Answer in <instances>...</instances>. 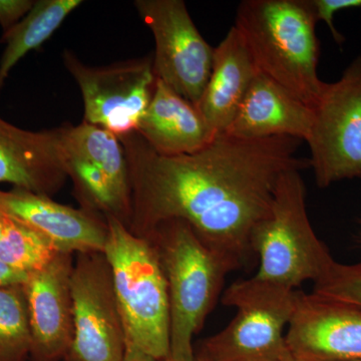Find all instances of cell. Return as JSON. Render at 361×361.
I'll list each match as a JSON object with an SVG mask.
<instances>
[{
  "mask_svg": "<svg viewBox=\"0 0 361 361\" xmlns=\"http://www.w3.org/2000/svg\"><path fill=\"white\" fill-rule=\"evenodd\" d=\"M0 214L44 235L63 253L104 252L108 239L103 216L27 190H0Z\"/></svg>",
  "mask_w": 361,
  "mask_h": 361,
  "instance_id": "cell-14",
  "label": "cell"
},
{
  "mask_svg": "<svg viewBox=\"0 0 361 361\" xmlns=\"http://www.w3.org/2000/svg\"><path fill=\"white\" fill-rule=\"evenodd\" d=\"M316 20L323 21L329 26L332 37L337 44L345 42V37L336 30L334 25V16L344 9L361 7V0H310Z\"/></svg>",
  "mask_w": 361,
  "mask_h": 361,
  "instance_id": "cell-23",
  "label": "cell"
},
{
  "mask_svg": "<svg viewBox=\"0 0 361 361\" xmlns=\"http://www.w3.org/2000/svg\"><path fill=\"white\" fill-rule=\"evenodd\" d=\"M300 172L293 169L281 176L269 213L251 239L252 251L260 261L254 277L291 290L317 281L334 261L310 224Z\"/></svg>",
  "mask_w": 361,
  "mask_h": 361,
  "instance_id": "cell-5",
  "label": "cell"
},
{
  "mask_svg": "<svg viewBox=\"0 0 361 361\" xmlns=\"http://www.w3.org/2000/svg\"><path fill=\"white\" fill-rule=\"evenodd\" d=\"M68 179L59 128L33 132L0 118V184L51 197Z\"/></svg>",
  "mask_w": 361,
  "mask_h": 361,
  "instance_id": "cell-15",
  "label": "cell"
},
{
  "mask_svg": "<svg viewBox=\"0 0 361 361\" xmlns=\"http://www.w3.org/2000/svg\"><path fill=\"white\" fill-rule=\"evenodd\" d=\"M63 61L82 92L84 122L118 137L137 132L155 90L153 58L92 66L66 49Z\"/></svg>",
  "mask_w": 361,
  "mask_h": 361,
  "instance_id": "cell-9",
  "label": "cell"
},
{
  "mask_svg": "<svg viewBox=\"0 0 361 361\" xmlns=\"http://www.w3.org/2000/svg\"><path fill=\"white\" fill-rule=\"evenodd\" d=\"M73 254L59 253L23 285L30 327V361H63L73 339L71 279Z\"/></svg>",
  "mask_w": 361,
  "mask_h": 361,
  "instance_id": "cell-13",
  "label": "cell"
},
{
  "mask_svg": "<svg viewBox=\"0 0 361 361\" xmlns=\"http://www.w3.org/2000/svg\"><path fill=\"white\" fill-rule=\"evenodd\" d=\"M71 291L73 339L63 361H122L127 341L104 252L75 254Z\"/></svg>",
  "mask_w": 361,
  "mask_h": 361,
  "instance_id": "cell-10",
  "label": "cell"
},
{
  "mask_svg": "<svg viewBox=\"0 0 361 361\" xmlns=\"http://www.w3.org/2000/svg\"><path fill=\"white\" fill-rule=\"evenodd\" d=\"M160 361H175V360H172V358H171L170 356H169V357L165 358V360H160Z\"/></svg>",
  "mask_w": 361,
  "mask_h": 361,
  "instance_id": "cell-28",
  "label": "cell"
},
{
  "mask_svg": "<svg viewBox=\"0 0 361 361\" xmlns=\"http://www.w3.org/2000/svg\"><path fill=\"white\" fill-rule=\"evenodd\" d=\"M33 0H0V27L6 33L27 16L35 6Z\"/></svg>",
  "mask_w": 361,
  "mask_h": 361,
  "instance_id": "cell-24",
  "label": "cell"
},
{
  "mask_svg": "<svg viewBox=\"0 0 361 361\" xmlns=\"http://www.w3.org/2000/svg\"><path fill=\"white\" fill-rule=\"evenodd\" d=\"M82 4V0H37L20 23L2 33L1 42L6 47L0 58V92L20 59L51 39L66 18Z\"/></svg>",
  "mask_w": 361,
  "mask_h": 361,
  "instance_id": "cell-19",
  "label": "cell"
},
{
  "mask_svg": "<svg viewBox=\"0 0 361 361\" xmlns=\"http://www.w3.org/2000/svg\"><path fill=\"white\" fill-rule=\"evenodd\" d=\"M306 142L318 187L361 179V56L337 82L325 84Z\"/></svg>",
  "mask_w": 361,
  "mask_h": 361,
  "instance_id": "cell-8",
  "label": "cell"
},
{
  "mask_svg": "<svg viewBox=\"0 0 361 361\" xmlns=\"http://www.w3.org/2000/svg\"><path fill=\"white\" fill-rule=\"evenodd\" d=\"M137 133L156 153L168 157L197 153L216 137L198 108L158 78Z\"/></svg>",
  "mask_w": 361,
  "mask_h": 361,
  "instance_id": "cell-17",
  "label": "cell"
},
{
  "mask_svg": "<svg viewBox=\"0 0 361 361\" xmlns=\"http://www.w3.org/2000/svg\"><path fill=\"white\" fill-rule=\"evenodd\" d=\"M104 254L110 264L127 345L156 360L170 356V304L167 281L149 240L116 218L106 217Z\"/></svg>",
  "mask_w": 361,
  "mask_h": 361,
  "instance_id": "cell-4",
  "label": "cell"
},
{
  "mask_svg": "<svg viewBox=\"0 0 361 361\" xmlns=\"http://www.w3.org/2000/svg\"><path fill=\"white\" fill-rule=\"evenodd\" d=\"M259 73L235 26L214 49L212 71L197 108L215 137L230 127Z\"/></svg>",
  "mask_w": 361,
  "mask_h": 361,
  "instance_id": "cell-18",
  "label": "cell"
},
{
  "mask_svg": "<svg viewBox=\"0 0 361 361\" xmlns=\"http://www.w3.org/2000/svg\"><path fill=\"white\" fill-rule=\"evenodd\" d=\"M30 351V316L23 285L0 287V361H26Z\"/></svg>",
  "mask_w": 361,
  "mask_h": 361,
  "instance_id": "cell-21",
  "label": "cell"
},
{
  "mask_svg": "<svg viewBox=\"0 0 361 361\" xmlns=\"http://www.w3.org/2000/svg\"><path fill=\"white\" fill-rule=\"evenodd\" d=\"M0 236V261L30 275L44 269L63 253L54 242L40 233L6 217Z\"/></svg>",
  "mask_w": 361,
  "mask_h": 361,
  "instance_id": "cell-20",
  "label": "cell"
},
{
  "mask_svg": "<svg viewBox=\"0 0 361 361\" xmlns=\"http://www.w3.org/2000/svg\"><path fill=\"white\" fill-rule=\"evenodd\" d=\"M296 292L254 276L232 284L222 302L236 314L224 329L194 348L193 361H293L284 330L293 314Z\"/></svg>",
  "mask_w": 361,
  "mask_h": 361,
  "instance_id": "cell-6",
  "label": "cell"
},
{
  "mask_svg": "<svg viewBox=\"0 0 361 361\" xmlns=\"http://www.w3.org/2000/svg\"><path fill=\"white\" fill-rule=\"evenodd\" d=\"M142 238L155 248L167 281L170 357L193 361V337L215 306L226 276L239 267L207 246L184 221H166Z\"/></svg>",
  "mask_w": 361,
  "mask_h": 361,
  "instance_id": "cell-3",
  "label": "cell"
},
{
  "mask_svg": "<svg viewBox=\"0 0 361 361\" xmlns=\"http://www.w3.org/2000/svg\"><path fill=\"white\" fill-rule=\"evenodd\" d=\"M122 361H158L134 346L127 345L125 356Z\"/></svg>",
  "mask_w": 361,
  "mask_h": 361,
  "instance_id": "cell-26",
  "label": "cell"
},
{
  "mask_svg": "<svg viewBox=\"0 0 361 361\" xmlns=\"http://www.w3.org/2000/svg\"><path fill=\"white\" fill-rule=\"evenodd\" d=\"M129 168V229L145 237L161 223H187L214 251L241 267L253 255L252 234L270 211L281 176L310 167L290 137L241 140L221 135L182 156L156 153L137 132L118 137Z\"/></svg>",
  "mask_w": 361,
  "mask_h": 361,
  "instance_id": "cell-1",
  "label": "cell"
},
{
  "mask_svg": "<svg viewBox=\"0 0 361 361\" xmlns=\"http://www.w3.org/2000/svg\"><path fill=\"white\" fill-rule=\"evenodd\" d=\"M287 329L293 361H361V306L296 292Z\"/></svg>",
  "mask_w": 361,
  "mask_h": 361,
  "instance_id": "cell-12",
  "label": "cell"
},
{
  "mask_svg": "<svg viewBox=\"0 0 361 361\" xmlns=\"http://www.w3.org/2000/svg\"><path fill=\"white\" fill-rule=\"evenodd\" d=\"M316 23L310 0H245L234 25L259 73L312 109L326 84L317 73Z\"/></svg>",
  "mask_w": 361,
  "mask_h": 361,
  "instance_id": "cell-2",
  "label": "cell"
},
{
  "mask_svg": "<svg viewBox=\"0 0 361 361\" xmlns=\"http://www.w3.org/2000/svg\"><path fill=\"white\" fill-rule=\"evenodd\" d=\"M312 123V108L258 73L224 135L241 140L290 137L306 142Z\"/></svg>",
  "mask_w": 361,
  "mask_h": 361,
  "instance_id": "cell-16",
  "label": "cell"
},
{
  "mask_svg": "<svg viewBox=\"0 0 361 361\" xmlns=\"http://www.w3.org/2000/svg\"><path fill=\"white\" fill-rule=\"evenodd\" d=\"M59 148L80 208L116 218L129 227L132 196L127 157L120 139L82 121L63 125Z\"/></svg>",
  "mask_w": 361,
  "mask_h": 361,
  "instance_id": "cell-7",
  "label": "cell"
},
{
  "mask_svg": "<svg viewBox=\"0 0 361 361\" xmlns=\"http://www.w3.org/2000/svg\"><path fill=\"white\" fill-rule=\"evenodd\" d=\"M313 292L361 306V262L341 264L334 260L314 282Z\"/></svg>",
  "mask_w": 361,
  "mask_h": 361,
  "instance_id": "cell-22",
  "label": "cell"
},
{
  "mask_svg": "<svg viewBox=\"0 0 361 361\" xmlns=\"http://www.w3.org/2000/svg\"><path fill=\"white\" fill-rule=\"evenodd\" d=\"M27 279V274L13 269L0 261V287L25 285Z\"/></svg>",
  "mask_w": 361,
  "mask_h": 361,
  "instance_id": "cell-25",
  "label": "cell"
},
{
  "mask_svg": "<svg viewBox=\"0 0 361 361\" xmlns=\"http://www.w3.org/2000/svg\"><path fill=\"white\" fill-rule=\"evenodd\" d=\"M6 217L0 214V236H1L2 231H4V226H6Z\"/></svg>",
  "mask_w": 361,
  "mask_h": 361,
  "instance_id": "cell-27",
  "label": "cell"
},
{
  "mask_svg": "<svg viewBox=\"0 0 361 361\" xmlns=\"http://www.w3.org/2000/svg\"><path fill=\"white\" fill-rule=\"evenodd\" d=\"M155 39L156 78L197 106L212 71L214 47L202 37L182 0H137Z\"/></svg>",
  "mask_w": 361,
  "mask_h": 361,
  "instance_id": "cell-11",
  "label": "cell"
}]
</instances>
